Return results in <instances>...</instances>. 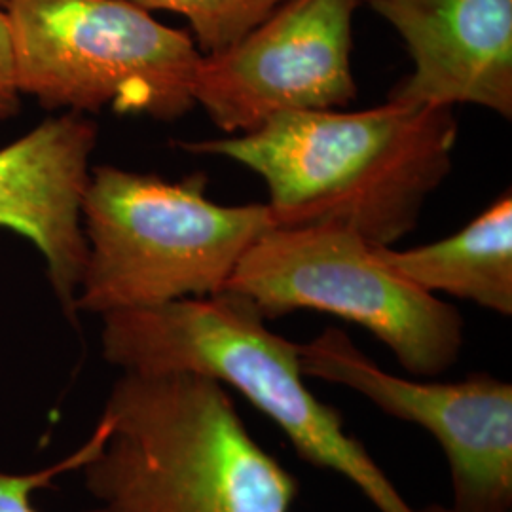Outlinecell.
<instances>
[{
    "mask_svg": "<svg viewBox=\"0 0 512 512\" xmlns=\"http://www.w3.org/2000/svg\"><path fill=\"white\" fill-rule=\"evenodd\" d=\"M403 38L412 73L387 101L476 105L512 118V0H365Z\"/></svg>",
    "mask_w": 512,
    "mask_h": 512,
    "instance_id": "obj_9",
    "label": "cell"
},
{
    "mask_svg": "<svg viewBox=\"0 0 512 512\" xmlns=\"http://www.w3.org/2000/svg\"><path fill=\"white\" fill-rule=\"evenodd\" d=\"M86 442L54 465H48L33 473H6L0 469V512H38L35 492L50 486L55 476L78 471L86 459Z\"/></svg>",
    "mask_w": 512,
    "mask_h": 512,
    "instance_id": "obj_13",
    "label": "cell"
},
{
    "mask_svg": "<svg viewBox=\"0 0 512 512\" xmlns=\"http://www.w3.org/2000/svg\"><path fill=\"white\" fill-rule=\"evenodd\" d=\"M16 82L42 107L171 122L196 107L194 38L131 0H8Z\"/></svg>",
    "mask_w": 512,
    "mask_h": 512,
    "instance_id": "obj_5",
    "label": "cell"
},
{
    "mask_svg": "<svg viewBox=\"0 0 512 512\" xmlns=\"http://www.w3.org/2000/svg\"><path fill=\"white\" fill-rule=\"evenodd\" d=\"M97 135L88 116L65 112L0 148V228L33 243L69 319L88 258L82 200Z\"/></svg>",
    "mask_w": 512,
    "mask_h": 512,
    "instance_id": "obj_10",
    "label": "cell"
},
{
    "mask_svg": "<svg viewBox=\"0 0 512 512\" xmlns=\"http://www.w3.org/2000/svg\"><path fill=\"white\" fill-rule=\"evenodd\" d=\"M380 253L425 293H444L512 315V194L503 192L463 230L406 251Z\"/></svg>",
    "mask_w": 512,
    "mask_h": 512,
    "instance_id": "obj_11",
    "label": "cell"
},
{
    "mask_svg": "<svg viewBox=\"0 0 512 512\" xmlns=\"http://www.w3.org/2000/svg\"><path fill=\"white\" fill-rule=\"evenodd\" d=\"M21 107V93L16 82L12 37L4 8H0V122L16 116Z\"/></svg>",
    "mask_w": 512,
    "mask_h": 512,
    "instance_id": "obj_14",
    "label": "cell"
},
{
    "mask_svg": "<svg viewBox=\"0 0 512 512\" xmlns=\"http://www.w3.org/2000/svg\"><path fill=\"white\" fill-rule=\"evenodd\" d=\"M272 226L266 203L209 200L202 173L169 183L116 165L92 167L82 200L88 258L76 315L103 317L220 293L241 256Z\"/></svg>",
    "mask_w": 512,
    "mask_h": 512,
    "instance_id": "obj_4",
    "label": "cell"
},
{
    "mask_svg": "<svg viewBox=\"0 0 512 512\" xmlns=\"http://www.w3.org/2000/svg\"><path fill=\"white\" fill-rule=\"evenodd\" d=\"M458 133L452 107L387 101L355 112H281L255 131L181 147L255 171L274 226L340 224L391 247L446 181Z\"/></svg>",
    "mask_w": 512,
    "mask_h": 512,
    "instance_id": "obj_1",
    "label": "cell"
},
{
    "mask_svg": "<svg viewBox=\"0 0 512 512\" xmlns=\"http://www.w3.org/2000/svg\"><path fill=\"white\" fill-rule=\"evenodd\" d=\"M103 359L122 372H198L239 391L287 435L296 454L344 476L378 512L414 511L340 412L304 382L298 344L275 334L232 291L101 317Z\"/></svg>",
    "mask_w": 512,
    "mask_h": 512,
    "instance_id": "obj_3",
    "label": "cell"
},
{
    "mask_svg": "<svg viewBox=\"0 0 512 512\" xmlns=\"http://www.w3.org/2000/svg\"><path fill=\"white\" fill-rule=\"evenodd\" d=\"M86 448L92 512H291L298 497L228 387L198 372H122Z\"/></svg>",
    "mask_w": 512,
    "mask_h": 512,
    "instance_id": "obj_2",
    "label": "cell"
},
{
    "mask_svg": "<svg viewBox=\"0 0 512 512\" xmlns=\"http://www.w3.org/2000/svg\"><path fill=\"white\" fill-rule=\"evenodd\" d=\"M224 291L249 298L266 319L310 310L355 323L423 378L456 365L465 342L452 304L408 281L378 245L340 224L272 226L241 256Z\"/></svg>",
    "mask_w": 512,
    "mask_h": 512,
    "instance_id": "obj_6",
    "label": "cell"
},
{
    "mask_svg": "<svg viewBox=\"0 0 512 512\" xmlns=\"http://www.w3.org/2000/svg\"><path fill=\"white\" fill-rule=\"evenodd\" d=\"M304 376L344 385L382 412L429 431L444 450L461 512H511L512 385L490 374L459 382L393 376L340 329L298 344Z\"/></svg>",
    "mask_w": 512,
    "mask_h": 512,
    "instance_id": "obj_8",
    "label": "cell"
},
{
    "mask_svg": "<svg viewBox=\"0 0 512 512\" xmlns=\"http://www.w3.org/2000/svg\"><path fill=\"white\" fill-rule=\"evenodd\" d=\"M420 512H461L458 509H448V507H442V505H429V507H425L423 511Z\"/></svg>",
    "mask_w": 512,
    "mask_h": 512,
    "instance_id": "obj_15",
    "label": "cell"
},
{
    "mask_svg": "<svg viewBox=\"0 0 512 512\" xmlns=\"http://www.w3.org/2000/svg\"><path fill=\"white\" fill-rule=\"evenodd\" d=\"M6 2H8V0H0V8H4V6H6Z\"/></svg>",
    "mask_w": 512,
    "mask_h": 512,
    "instance_id": "obj_16",
    "label": "cell"
},
{
    "mask_svg": "<svg viewBox=\"0 0 512 512\" xmlns=\"http://www.w3.org/2000/svg\"><path fill=\"white\" fill-rule=\"evenodd\" d=\"M148 12L188 19L202 55L219 54L260 25L285 0H131Z\"/></svg>",
    "mask_w": 512,
    "mask_h": 512,
    "instance_id": "obj_12",
    "label": "cell"
},
{
    "mask_svg": "<svg viewBox=\"0 0 512 512\" xmlns=\"http://www.w3.org/2000/svg\"><path fill=\"white\" fill-rule=\"evenodd\" d=\"M365 0H285L219 54L202 55L194 99L224 133L281 112L344 109L355 99L353 19Z\"/></svg>",
    "mask_w": 512,
    "mask_h": 512,
    "instance_id": "obj_7",
    "label": "cell"
}]
</instances>
